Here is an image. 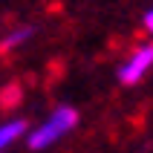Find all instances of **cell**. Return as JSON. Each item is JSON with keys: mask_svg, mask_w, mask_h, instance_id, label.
Wrapping results in <instances>:
<instances>
[{"mask_svg": "<svg viewBox=\"0 0 153 153\" xmlns=\"http://www.w3.org/2000/svg\"><path fill=\"white\" fill-rule=\"evenodd\" d=\"M75 124H78V113L72 110V107H58V110H55L49 119L29 136V147H32V150L49 147L52 142H58V139L64 136L67 130H72Z\"/></svg>", "mask_w": 153, "mask_h": 153, "instance_id": "obj_1", "label": "cell"}, {"mask_svg": "<svg viewBox=\"0 0 153 153\" xmlns=\"http://www.w3.org/2000/svg\"><path fill=\"white\" fill-rule=\"evenodd\" d=\"M150 61H153V49H150V46H139V49L133 52V58L119 69V81H121V84H136L139 78L147 72Z\"/></svg>", "mask_w": 153, "mask_h": 153, "instance_id": "obj_2", "label": "cell"}, {"mask_svg": "<svg viewBox=\"0 0 153 153\" xmlns=\"http://www.w3.org/2000/svg\"><path fill=\"white\" fill-rule=\"evenodd\" d=\"M23 127H26L23 121H9V124H3V127H0V150H6V147L23 133Z\"/></svg>", "mask_w": 153, "mask_h": 153, "instance_id": "obj_3", "label": "cell"}, {"mask_svg": "<svg viewBox=\"0 0 153 153\" xmlns=\"http://www.w3.org/2000/svg\"><path fill=\"white\" fill-rule=\"evenodd\" d=\"M29 35H32V26H26V29H17V32H12L6 41L0 43V49H3V52H6V49H12V46H17V43H23Z\"/></svg>", "mask_w": 153, "mask_h": 153, "instance_id": "obj_4", "label": "cell"}, {"mask_svg": "<svg viewBox=\"0 0 153 153\" xmlns=\"http://www.w3.org/2000/svg\"><path fill=\"white\" fill-rule=\"evenodd\" d=\"M145 29H153V12H145Z\"/></svg>", "mask_w": 153, "mask_h": 153, "instance_id": "obj_5", "label": "cell"}]
</instances>
